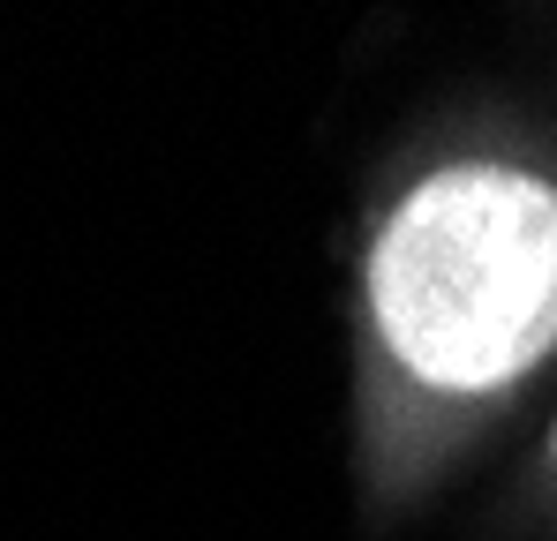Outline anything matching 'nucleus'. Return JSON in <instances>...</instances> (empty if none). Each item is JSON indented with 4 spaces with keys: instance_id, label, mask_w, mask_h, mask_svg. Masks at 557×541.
Wrapping results in <instances>:
<instances>
[{
    "instance_id": "f257e3e1",
    "label": "nucleus",
    "mask_w": 557,
    "mask_h": 541,
    "mask_svg": "<svg viewBox=\"0 0 557 541\" xmlns=\"http://www.w3.org/2000/svg\"><path fill=\"white\" fill-rule=\"evenodd\" d=\"M370 316L437 391H497L557 347V188L520 166L430 174L370 249Z\"/></svg>"
},
{
    "instance_id": "f03ea898",
    "label": "nucleus",
    "mask_w": 557,
    "mask_h": 541,
    "mask_svg": "<svg viewBox=\"0 0 557 541\" xmlns=\"http://www.w3.org/2000/svg\"><path fill=\"white\" fill-rule=\"evenodd\" d=\"M550 458H557V429H550Z\"/></svg>"
}]
</instances>
